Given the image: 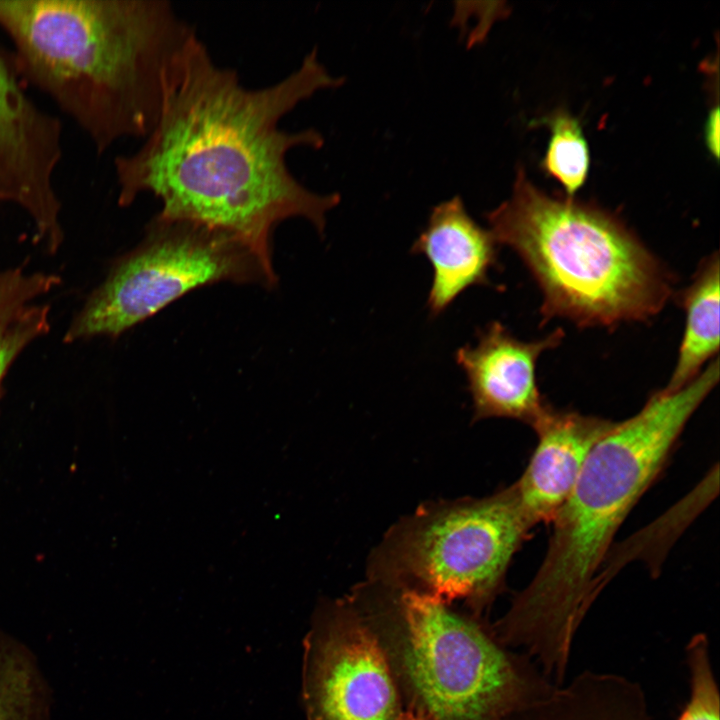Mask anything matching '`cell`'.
Returning <instances> with one entry per match:
<instances>
[{
    "label": "cell",
    "mask_w": 720,
    "mask_h": 720,
    "mask_svg": "<svg viewBox=\"0 0 720 720\" xmlns=\"http://www.w3.org/2000/svg\"><path fill=\"white\" fill-rule=\"evenodd\" d=\"M719 257L703 259L691 284L679 296L685 327L677 361L663 390L677 391L692 382L719 350Z\"/></svg>",
    "instance_id": "14"
},
{
    "label": "cell",
    "mask_w": 720,
    "mask_h": 720,
    "mask_svg": "<svg viewBox=\"0 0 720 720\" xmlns=\"http://www.w3.org/2000/svg\"><path fill=\"white\" fill-rule=\"evenodd\" d=\"M563 337L557 329L544 338L522 341L493 321L478 331L474 346L460 347L455 359L467 378L473 422L509 418L532 427L548 405L538 387V359Z\"/></svg>",
    "instance_id": "10"
},
{
    "label": "cell",
    "mask_w": 720,
    "mask_h": 720,
    "mask_svg": "<svg viewBox=\"0 0 720 720\" xmlns=\"http://www.w3.org/2000/svg\"><path fill=\"white\" fill-rule=\"evenodd\" d=\"M719 361L683 388L650 395L590 451L552 521L544 559L491 628L521 648L546 676L565 679L573 642L607 579L600 568L627 515L658 477L688 420L716 386Z\"/></svg>",
    "instance_id": "2"
},
{
    "label": "cell",
    "mask_w": 720,
    "mask_h": 720,
    "mask_svg": "<svg viewBox=\"0 0 720 720\" xmlns=\"http://www.w3.org/2000/svg\"><path fill=\"white\" fill-rule=\"evenodd\" d=\"M40 679L22 648L0 641V720H39Z\"/></svg>",
    "instance_id": "17"
},
{
    "label": "cell",
    "mask_w": 720,
    "mask_h": 720,
    "mask_svg": "<svg viewBox=\"0 0 720 720\" xmlns=\"http://www.w3.org/2000/svg\"><path fill=\"white\" fill-rule=\"evenodd\" d=\"M551 130L544 170L572 197L586 181L590 167L587 141L578 120L568 112L557 111L546 119Z\"/></svg>",
    "instance_id": "16"
},
{
    "label": "cell",
    "mask_w": 720,
    "mask_h": 720,
    "mask_svg": "<svg viewBox=\"0 0 720 720\" xmlns=\"http://www.w3.org/2000/svg\"><path fill=\"white\" fill-rule=\"evenodd\" d=\"M689 699L677 720H720L719 688L707 634H694L685 647Z\"/></svg>",
    "instance_id": "18"
},
{
    "label": "cell",
    "mask_w": 720,
    "mask_h": 720,
    "mask_svg": "<svg viewBox=\"0 0 720 720\" xmlns=\"http://www.w3.org/2000/svg\"><path fill=\"white\" fill-rule=\"evenodd\" d=\"M397 720H425L423 717L409 711H405Z\"/></svg>",
    "instance_id": "20"
},
{
    "label": "cell",
    "mask_w": 720,
    "mask_h": 720,
    "mask_svg": "<svg viewBox=\"0 0 720 720\" xmlns=\"http://www.w3.org/2000/svg\"><path fill=\"white\" fill-rule=\"evenodd\" d=\"M60 282L52 273L0 269V386L18 355L50 330V306L38 300Z\"/></svg>",
    "instance_id": "15"
},
{
    "label": "cell",
    "mask_w": 720,
    "mask_h": 720,
    "mask_svg": "<svg viewBox=\"0 0 720 720\" xmlns=\"http://www.w3.org/2000/svg\"><path fill=\"white\" fill-rule=\"evenodd\" d=\"M347 596L379 644L405 711L425 720H505L556 686L482 617L451 603L368 578Z\"/></svg>",
    "instance_id": "5"
},
{
    "label": "cell",
    "mask_w": 720,
    "mask_h": 720,
    "mask_svg": "<svg viewBox=\"0 0 720 720\" xmlns=\"http://www.w3.org/2000/svg\"><path fill=\"white\" fill-rule=\"evenodd\" d=\"M505 720H653L646 694L630 678L585 670Z\"/></svg>",
    "instance_id": "13"
},
{
    "label": "cell",
    "mask_w": 720,
    "mask_h": 720,
    "mask_svg": "<svg viewBox=\"0 0 720 720\" xmlns=\"http://www.w3.org/2000/svg\"><path fill=\"white\" fill-rule=\"evenodd\" d=\"M225 281L271 287L277 278L272 261L240 238L156 214L140 244L90 294L64 340L117 337L188 292Z\"/></svg>",
    "instance_id": "7"
},
{
    "label": "cell",
    "mask_w": 720,
    "mask_h": 720,
    "mask_svg": "<svg viewBox=\"0 0 720 720\" xmlns=\"http://www.w3.org/2000/svg\"><path fill=\"white\" fill-rule=\"evenodd\" d=\"M497 243L468 213L461 197L434 206L411 253L424 255L433 270L427 307L430 316L443 314L468 288L489 285V271L498 264Z\"/></svg>",
    "instance_id": "12"
},
{
    "label": "cell",
    "mask_w": 720,
    "mask_h": 720,
    "mask_svg": "<svg viewBox=\"0 0 720 720\" xmlns=\"http://www.w3.org/2000/svg\"><path fill=\"white\" fill-rule=\"evenodd\" d=\"M23 83L0 50V203L21 208L32 220L34 240L55 253L64 241L54 182L64 152L63 125Z\"/></svg>",
    "instance_id": "9"
},
{
    "label": "cell",
    "mask_w": 720,
    "mask_h": 720,
    "mask_svg": "<svg viewBox=\"0 0 720 720\" xmlns=\"http://www.w3.org/2000/svg\"><path fill=\"white\" fill-rule=\"evenodd\" d=\"M343 83L313 48L282 79L249 88L237 71L214 61L197 35L150 133L114 159L118 204L151 195L161 204L158 215L230 233L271 261L281 222L303 218L323 234L340 195L308 189L287 164L290 150L319 149L323 136L314 128L288 131L280 122L317 92Z\"/></svg>",
    "instance_id": "1"
},
{
    "label": "cell",
    "mask_w": 720,
    "mask_h": 720,
    "mask_svg": "<svg viewBox=\"0 0 720 720\" xmlns=\"http://www.w3.org/2000/svg\"><path fill=\"white\" fill-rule=\"evenodd\" d=\"M532 528L513 484L481 498L425 503L388 530L370 555L367 578L461 600L482 617Z\"/></svg>",
    "instance_id": "6"
},
{
    "label": "cell",
    "mask_w": 720,
    "mask_h": 720,
    "mask_svg": "<svg viewBox=\"0 0 720 720\" xmlns=\"http://www.w3.org/2000/svg\"><path fill=\"white\" fill-rule=\"evenodd\" d=\"M0 29L22 81L99 155L150 133L197 36L166 0H0Z\"/></svg>",
    "instance_id": "3"
},
{
    "label": "cell",
    "mask_w": 720,
    "mask_h": 720,
    "mask_svg": "<svg viewBox=\"0 0 720 720\" xmlns=\"http://www.w3.org/2000/svg\"><path fill=\"white\" fill-rule=\"evenodd\" d=\"M705 142L709 151L718 158L719 155V109H712L705 123Z\"/></svg>",
    "instance_id": "19"
},
{
    "label": "cell",
    "mask_w": 720,
    "mask_h": 720,
    "mask_svg": "<svg viewBox=\"0 0 720 720\" xmlns=\"http://www.w3.org/2000/svg\"><path fill=\"white\" fill-rule=\"evenodd\" d=\"M615 423L547 405L532 426L537 435L533 453L513 483L532 527L552 523L571 494L590 451Z\"/></svg>",
    "instance_id": "11"
},
{
    "label": "cell",
    "mask_w": 720,
    "mask_h": 720,
    "mask_svg": "<svg viewBox=\"0 0 720 720\" xmlns=\"http://www.w3.org/2000/svg\"><path fill=\"white\" fill-rule=\"evenodd\" d=\"M303 699L308 720H397L405 712L383 652L347 595L314 614Z\"/></svg>",
    "instance_id": "8"
},
{
    "label": "cell",
    "mask_w": 720,
    "mask_h": 720,
    "mask_svg": "<svg viewBox=\"0 0 720 720\" xmlns=\"http://www.w3.org/2000/svg\"><path fill=\"white\" fill-rule=\"evenodd\" d=\"M485 218L537 283L543 320L615 327L651 319L672 296V274L619 218L547 194L521 167L511 196Z\"/></svg>",
    "instance_id": "4"
}]
</instances>
